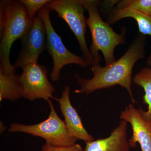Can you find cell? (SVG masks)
<instances>
[{"label": "cell", "mask_w": 151, "mask_h": 151, "mask_svg": "<svg viewBox=\"0 0 151 151\" xmlns=\"http://www.w3.org/2000/svg\"><path fill=\"white\" fill-rule=\"evenodd\" d=\"M42 151H84L80 145L74 144L68 146H54L45 143L42 147Z\"/></svg>", "instance_id": "17"}, {"label": "cell", "mask_w": 151, "mask_h": 151, "mask_svg": "<svg viewBox=\"0 0 151 151\" xmlns=\"http://www.w3.org/2000/svg\"><path fill=\"white\" fill-rule=\"evenodd\" d=\"M22 86L16 73L6 75L0 71V101L4 99L17 101L22 97Z\"/></svg>", "instance_id": "13"}, {"label": "cell", "mask_w": 151, "mask_h": 151, "mask_svg": "<svg viewBox=\"0 0 151 151\" xmlns=\"http://www.w3.org/2000/svg\"><path fill=\"white\" fill-rule=\"evenodd\" d=\"M51 12L45 6L37 14L43 20L46 27V50L52 58L53 64L50 73V79L56 82L60 77V70L65 65L75 64L82 67H86L89 65L84 58L74 54L65 47L61 37L57 33L52 24L50 17Z\"/></svg>", "instance_id": "5"}, {"label": "cell", "mask_w": 151, "mask_h": 151, "mask_svg": "<svg viewBox=\"0 0 151 151\" xmlns=\"http://www.w3.org/2000/svg\"><path fill=\"white\" fill-rule=\"evenodd\" d=\"M89 14L86 19L92 36V43L90 52L94 58L92 65H100L101 57L99 51L102 52L106 65H111L116 61L114 50L116 46L125 43L127 28L124 27L121 34L115 32L110 25L101 17L98 7L100 1L97 0H78Z\"/></svg>", "instance_id": "3"}, {"label": "cell", "mask_w": 151, "mask_h": 151, "mask_svg": "<svg viewBox=\"0 0 151 151\" xmlns=\"http://www.w3.org/2000/svg\"><path fill=\"white\" fill-rule=\"evenodd\" d=\"M133 81L134 84L141 86L145 91V94L143 97V103L148 105V110L145 111L141 108V112L144 119L147 121L151 122V68L145 67L142 68L135 76Z\"/></svg>", "instance_id": "14"}, {"label": "cell", "mask_w": 151, "mask_h": 151, "mask_svg": "<svg viewBox=\"0 0 151 151\" xmlns=\"http://www.w3.org/2000/svg\"><path fill=\"white\" fill-rule=\"evenodd\" d=\"M50 11H54L70 27L78 40L84 58L89 65H92L94 58L89 50L85 38L86 18L85 8L78 0H52L45 5Z\"/></svg>", "instance_id": "6"}, {"label": "cell", "mask_w": 151, "mask_h": 151, "mask_svg": "<svg viewBox=\"0 0 151 151\" xmlns=\"http://www.w3.org/2000/svg\"><path fill=\"white\" fill-rule=\"evenodd\" d=\"M25 6L28 14L31 18L36 16L37 12L50 2V0H20Z\"/></svg>", "instance_id": "16"}, {"label": "cell", "mask_w": 151, "mask_h": 151, "mask_svg": "<svg viewBox=\"0 0 151 151\" xmlns=\"http://www.w3.org/2000/svg\"><path fill=\"white\" fill-rule=\"evenodd\" d=\"M70 94V87L65 86L62 95L58 100L60 108L64 117L68 134L71 137L84 141L85 142L94 140L93 137L84 128L76 109L71 105Z\"/></svg>", "instance_id": "10"}, {"label": "cell", "mask_w": 151, "mask_h": 151, "mask_svg": "<svg viewBox=\"0 0 151 151\" xmlns=\"http://www.w3.org/2000/svg\"><path fill=\"white\" fill-rule=\"evenodd\" d=\"M134 19L137 23L139 33L145 35H150L151 37V16L128 9H113L110 13L106 22L111 25L125 18ZM149 66H151V52L146 60Z\"/></svg>", "instance_id": "12"}, {"label": "cell", "mask_w": 151, "mask_h": 151, "mask_svg": "<svg viewBox=\"0 0 151 151\" xmlns=\"http://www.w3.org/2000/svg\"><path fill=\"white\" fill-rule=\"evenodd\" d=\"M127 126L128 122L122 120L108 137L85 142L84 151H130Z\"/></svg>", "instance_id": "11"}, {"label": "cell", "mask_w": 151, "mask_h": 151, "mask_svg": "<svg viewBox=\"0 0 151 151\" xmlns=\"http://www.w3.org/2000/svg\"><path fill=\"white\" fill-rule=\"evenodd\" d=\"M116 8L128 9L151 16V0H123L119 1Z\"/></svg>", "instance_id": "15"}, {"label": "cell", "mask_w": 151, "mask_h": 151, "mask_svg": "<svg viewBox=\"0 0 151 151\" xmlns=\"http://www.w3.org/2000/svg\"><path fill=\"white\" fill-rule=\"evenodd\" d=\"M146 39V35L139 33L125 54L118 60L105 67H102L100 65H92V78H82L75 74L81 87L80 89L75 90V93L89 94L99 89L119 85L127 89L133 104L137 103L134 98L131 88L132 73L136 62L145 58Z\"/></svg>", "instance_id": "1"}, {"label": "cell", "mask_w": 151, "mask_h": 151, "mask_svg": "<svg viewBox=\"0 0 151 151\" xmlns=\"http://www.w3.org/2000/svg\"><path fill=\"white\" fill-rule=\"evenodd\" d=\"M47 102L50 108V113L47 119L35 125L12 123L9 132L25 133L40 137L45 140L46 144L52 146L61 147L76 144L78 139L71 137L68 134L65 122L58 115L50 99Z\"/></svg>", "instance_id": "4"}, {"label": "cell", "mask_w": 151, "mask_h": 151, "mask_svg": "<svg viewBox=\"0 0 151 151\" xmlns=\"http://www.w3.org/2000/svg\"><path fill=\"white\" fill-rule=\"evenodd\" d=\"M46 38L44 22L37 14L31 27L20 39L22 48L14 66L22 68L28 64L37 63L39 57L46 49Z\"/></svg>", "instance_id": "8"}, {"label": "cell", "mask_w": 151, "mask_h": 151, "mask_svg": "<svg viewBox=\"0 0 151 151\" xmlns=\"http://www.w3.org/2000/svg\"><path fill=\"white\" fill-rule=\"evenodd\" d=\"M22 86V97L30 101L43 99L47 101L53 98L54 86L47 78V70L43 65L30 63L22 68L20 76Z\"/></svg>", "instance_id": "7"}, {"label": "cell", "mask_w": 151, "mask_h": 151, "mask_svg": "<svg viewBox=\"0 0 151 151\" xmlns=\"http://www.w3.org/2000/svg\"><path fill=\"white\" fill-rule=\"evenodd\" d=\"M6 129V127L3 124L2 122H1V124H0V133H1V134H2L3 132Z\"/></svg>", "instance_id": "18"}, {"label": "cell", "mask_w": 151, "mask_h": 151, "mask_svg": "<svg viewBox=\"0 0 151 151\" xmlns=\"http://www.w3.org/2000/svg\"><path fill=\"white\" fill-rule=\"evenodd\" d=\"M120 118L132 126L133 134L129 140L131 148L136 147L138 143L142 151H151V122L143 118L141 108L136 109L130 104L122 111Z\"/></svg>", "instance_id": "9"}, {"label": "cell", "mask_w": 151, "mask_h": 151, "mask_svg": "<svg viewBox=\"0 0 151 151\" xmlns=\"http://www.w3.org/2000/svg\"><path fill=\"white\" fill-rule=\"evenodd\" d=\"M33 19L20 0L0 1V71L5 75L16 73L10 60L11 47L31 27Z\"/></svg>", "instance_id": "2"}]
</instances>
